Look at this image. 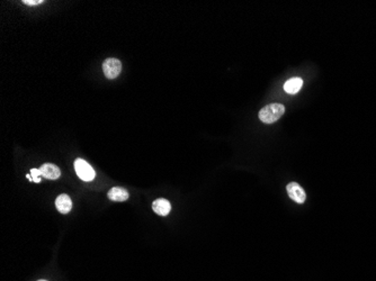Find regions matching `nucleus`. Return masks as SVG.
Returning a JSON list of instances; mask_svg holds the SVG:
<instances>
[{"instance_id": "obj_11", "label": "nucleus", "mask_w": 376, "mask_h": 281, "mask_svg": "<svg viewBox=\"0 0 376 281\" xmlns=\"http://www.w3.org/2000/svg\"><path fill=\"white\" fill-rule=\"evenodd\" d=\"M43 2H44L43 0H24L23 1V3H25L27 6H37Z\"/></svg>"}, {"instance_id": "obj_3", "label": "nucleus", "mask_w": 376, "mask_h": 281, "mask_svg": "<svg viewBox=\"0 0 376 281\" xmlns=\"http://www.w3.org/2000/svg\"><path fill=\"white\" fill-rule=\"evenodd\" d=\"M103 71L107 79H115L122 72V62L115 58H110L103 63Z\"/></svg>"}, {"instance_id": "obj_9", "label": "nucleus", "mask_w": 376, "mask_h": 281, "mask_svg": "<svg viewBox=\"0 0 376 281\" xmlns=\"http://www.w3.org/2000/svg\"><path fill=\"white\" fill-rule=\"evenodd\" d=\"M303 86V80L301 78H291L284 85V90L290 94H298Z\"/></svg>"}, {"instance_id": "obj_13", "label": "nucleus", "mask_w": 376, "mask_h": 281, "mask_svg": "<svg viewBox=\"0 0 376 281\" xmlns=\"http://www.w3.org/2000/svg\"><path fill=\"white\" fill-rule=\"evenodd\" d=\"M38 281H46V280H38Z\"/></svg>"}, {"instance_id": "obj_1", "label": "nucleus", "mask_w": 376, "mask_h": 281, "mask_svg": "<svg viewBox=\"0 0 376 281\" xmlns=\"http://www.w3.org/2000/svg\"><path fill=\"white\" fill-rule=\"evenodd\" d=\"M285 113V107L282 104H271L265 106L259 112V120L265 124H273L279 120Z\"/></svg>"}, {"instance_id": "obj_12", "label": "nucleus", "mask_w": 376, "mask_h": 281, "mask_svg": "<svg viewBox=\"0 0 376 281\" xmlns=\"http://www.w3.org/2000/svg\"><path fill=\"white\" fill-rule=\"evenodd\" d=\"M26 179L29 180V181H31V183H33V178H32L31 173H30V175H26Z\"/></svg>"}, {"instance_id": "obj_10", "label": "nucleus", "mask_w": 376, "mask_h": 281, "mask_svg": "<svg viewBox=\"0 0 376 281\" xmlns=\"http://www.w3.org/2000/svg\"><path fill=\"white\" fill-rule=\"evenodd\" d=\"M31 176H32V178H33V183H35V184L41 183V177H42L41 170L33 168L31 170Z\"/></svg>"}, {"instance_id": "obj_7", "label": "nucleus", "mask_w": 376, "mask_h": 281, "mask_svg": "<svg viewBox=\"0 0 376 281\" xmlns=\"http://www.w3.org/2000/svg\"><path fill=\"white\" fill-rule=\"evenodd\" d=\"M55 207L61 214H68L70 213L71 208H72V201H71V198L66 195V193H62V195L59 196L55 200Z\"/></svg>"}, {"instance_id": "obj_8", "label": "nucleus", "mask_w": 376, "mask_h": 281, "mask_svg": "<svg viewBox=\"0 0 376 281\" xmlns=\"http://www.w3.org/2000/svg\"><path fill=\"white\" fill-rule=\"evenodd\" d=\"M107 197L112 201H117V203H122V201H126L129 199V191L125 188L122 187H114L108 191Z\"/></svg>"}, {"instance_id": "obj_2", "label": "nucleus", "mask_w": 376, "mask_h": 281, "mask_svg": "<svg viewBox=\"0 0 376 281\" xmlns=\"http://www.w3.org/2000/svg\"><path fill=\"white\" fill-rule=\"evenodd\" d=\"M74 170H76L77 176L86 183L93 181L95 176H96V172H95L92 165L82 159H76L74 161Z\"/></svg>"}, {"instance_id": "obj_6", "label": "nucleus", "mask_w": 376, "mask_h": 281, "mask_svg": "<svg viewBox=\"0 0 376 281\" xmlns=\"http://www.w3.org/2000/svg\"><path fill=\"white\" fill-rule=\"evenodd\" d=\"M152 209L154 213L158 214V215L167 216L170 213V211H171V205H170V203L167 199L160 198V199H157L153 201Z\"/></svg>"}, {"instance_id": "obj_5", "label": "nucleus", "mask_w": 376, "mask_h": 281, "mask_svg": "<svg viewBox=\"0 0 376 281\" xmlns=\"http://www.w3.org/2000/svg\"><path fill=\"white\" fill-rule=\"evenodd\" d=\"M39 170H41L42 177H44L46 178V179H50V180H55L58 179V178H60L61 176V170L59 169L58 165H55L53 163L43 164L41 165Z\"/></svg>"}, {"instance_id": "obj_4", "label": "nucleus", "mask_w": 376, "mask_h": 281, "mask_svg": "<svg viewBox=\"0 0 376 281\" xmlns=\"http://www.w3.org/2000/svg\"><path fill=\"white\" fill-rule=\"evenodd\" d=\"M286 191L293 201L298 204H304L307 200V193L298 183H291L286 186Z\"/></svg>"}]
</instances>
